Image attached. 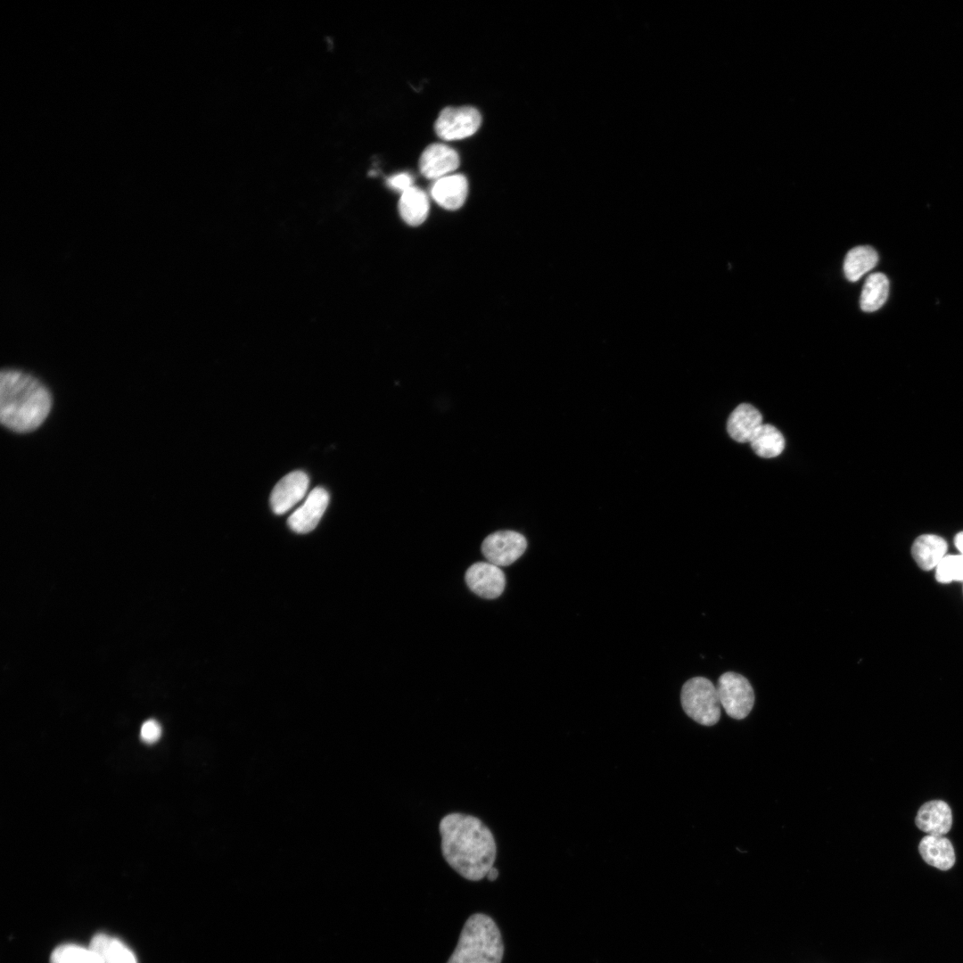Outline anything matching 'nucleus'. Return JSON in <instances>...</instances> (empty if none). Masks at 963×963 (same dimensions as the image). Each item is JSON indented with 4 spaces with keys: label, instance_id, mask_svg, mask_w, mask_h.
<instances>
[{
    "label": "nucleus",
    "instance_id": "obj_17",
    "mask_svg": "<svg viewBox=\"0 0 963 963\" xmlns=\"http://www.w3.org/2000/svg\"><path fill=\"white\" fill-rule=\"evenodd\" d=\"M102 963H137L136 956L119 939L104 934H95L90 942Z\"/></svg>",
    "mask_w": 963,
    "mask_h": 963
},
{
    "label": "nucleus",
    "instance_id": "obj_24",
    "mask_svg": "<svg viewBox=\"0 0 963 963\" xmlns=\"http://www.w3.org/2000/svg\"><path fill=\"white\" fill-rule=\"evenodd\" d=\"M161 736V727L154 720H148L141 727L140 737L146 744H153Z\"/></svg>",
    "mask_w": 963,
    "mask_h": 963
},
{
    "label": "nucleus",
    "instance_id": "obj_5",
    "mask_svg": "<svg viewBox=\"0 0 963 963\" xmlns=\"http://www.w3.org/2000/svg\"><path fill=\"white\" fill-rule=\"evenodd\" d=\"M716 687L720 704L729 717L743 720L749 715L754 704V692L746 678L728 671L719 678Z\"/></svg>",
    "mask_w": 963,
    "mask_h": 963
},
{
    "label": "nucleus",
    "instance_id": "obj_1",
    "mask_svg": "<svg viewBox=\"0 0 963 963\" xmlns=\"http://www.w3.org/2000/svg\"><path fill=\"white\" fill-rule=\"evenodd\" d=\"M439 829L442 855L448 864L468 880L485 877L497 852L490 830L478 818L462 813L446 815Z\"/></svg>",
    "mask_w": 963,
    "mask_h": 963
},
{
    "label": "nucleus",
    "instance_id": "obj_8",
    "mask_svg": "<svg viewBox=\"0 0 963 963\" xmlns=\"http://www.w3.org/2000/svg\"><path fill=\"white\" fill-rule=\"evenodd\" d=\"M469 588L481 597L493 599L499 597L506 587L503 571L489 562L471 565L465 575Z\"/></svg>",
    "mask_w": 963,
    "mask_h": 963
},
{
    "label": "nucleus",
    "instance_id": "obj_14",
    "mask_svg": "<svg viewBox=\"0 0 963 963\" xmlns=\"http://www.w3.org/2000/svg\"><path fill=\"white\" fill-rule=\"evenodd\" d=\"M763 424L762 416L753 406L742 403L729 415L727 422L728 435L740 443L750 442L757 429Z\"/></svg>",
    "mask_w": 963,
    "mask_h": 963
},
{
    "label": "nucleus",
    "instance_id": "obj_7",
    "mask_svg": "<svg viewBox=\"0 0 963 963\" xmlns=\"http://www.w3.org/2000/svg\"><path fill=\"white\" fill-rule=\"evenodd\" d=\"M527 547L523 535L514 531H498L490 534L482 544V551L489 563L506 566L522 556Z\"/></svg>",
    "mask_w": 963,
    "mask_h": 963
},
{
    "label": "nucleus",
    "instance_id": "obj_25",
    "mask_svg": "<svg viewBox=\"0 0 963 963\" xmlns=\"http://www.w3.org/2000/svg\"><path fill=\"white\" fill-rule=\"evenodd\" d=\"M387 185L393 190L404 193L413 185V177L409 173L402 172L391 176L387 179Z\"/></svg>",
    "mask_w": 963,
    "mask_h": 963
},
{
    "label": "nucleus",
    "instance_id": "obj_21",
    "mask_svg": "<svg viewBox=\"0 0 963 963\" xmlns=\"http://www.w3.org/2000/svg\"><path fill=\"white\" fill-rule=\"evenodd\" d=\"M889 281L882 273L868 276L862 288L860 305L863 311L873 312L880 309L888 297Z\"/></svg>",
    "mask_w": 963,
    "mask_h": 963
},
{
    "label": "nucleus",
    "instance_id": "obj_12",
    "mask_svg": "<svg viewBox=\"0 0 963 963\" xmlns=\"http://www.w3.org/2000/svg\"><path fill=\"white\" fill-rule=\"evenodd\" d=\"M915 823L920 830L929 835H946L952 825L951 810L942 800L929 801L918 811Z\"/></svg>",
    "mask_w": 963,
    "mask_h": 963
},
{
    "label": "nucleus",
    "instance_id": "obj_10",
    "mask_svg": "<svg viewBox=\"0 0 963 963\" xmlns=\"http://www.w3.org/2000/svg\"><path fill=\"white\" fill-rule=\"evenodd\" d=\"M329 503V494L322 487H317L307 496L304 503L288 518V525L294 532L308 533L314 530Z\"/></svg>",
    "mask_w": 963,
    "mask_h": 963
},
{
    "label": "nucleus",
    "instance_id": "obj_23",
    "mask_svg": "<svg viewBox=\"0 0 963 963\" xmlns=\"http://www.w3.org/2000/svg\"><path fill=\"white\" fill-rule=\"evenodd\" d=\"M935 578L941 583L963 581V555H949L935 567Z\"/></svg>",
    "mask_w": 963,
    "mask_h": 963
},
{
    "label": "nucleus",
    "instance_id": "obj_16",
    "mask_svg": "<svg viewBox=\"0 0 963 963\" xmlns=\"http://www.w3.org/2000/svg\"><path fill=\"white\" fill-rule=\"evenodd\" d=\"M947 542L940 536L924 534L918 537L911 548V553L918 565L930 571L937 566L945 556Z\"/></svg>",
    "mask_w": 963,
    "mask_h": 963
},
{
    "label": "nucleus",
    "instance_id": "obj_22",
    "mask_svg": "<svg viewBox=\"0 0 963 963\" xmlns=\"http://www.w3.org/2000/svg\"><path fill=\"white\" fill-rule=\"evenodd\" d=\"M50 963H102L90 948L76 944H63L54 949Z\"/></svg>",
    "mask_w": 963,
    "mask_h": 963
},
{
    "label": "nucleus",
    "instance_id": "obj_9",
    "mask_svg": "<svg viewBox=\"0 0 963 963\" xmlns=\"http://www.w3.org/2000/svg\"><path fill=\"white\" fill-rule=\"evenodd\" d=\"M309 483V477L302 471H293L284 476L271 492L273 512L283 514L300 502L307 493Z\"/></svg>",
    "mask_w": 963,
    "mask_h": 963
},
{
    "label": "nucleus",
    "instance_id": "obj_2",
    "mask_svg": "<svg viewBox=\"0 0 963 963\" xmlns=\"http://www.w3.org/2000/svg\"><path fill=\"white\" fill-rule=\"evenodd\" d=\"M53 405L49 390L36 377L17 369L0 375V420L7 429L27 433L47 418Z\"/></svg>",
    "mask_w": 963,
    "mask_h": 963
},
{
    "label": "nucleus",
    "instance_id": "obj_26",
    "mask_svg": "<svg viewBox=\"0 0 963 963\" xmlns=\"http://www.w3.org/2000/svg\"><path fill=\"white\" fill-rule=\"evenodd\" d=\"M956 547L959 549L961 555H963V531L959 532L954 539Z\"/></svg>",
    "mask_w": 963,
    "mask_h": 963
},
{
    "label": "nucleus",
    "instance_id": "obj_15",
    "mask_svg": "<svg viewBox=\"0 0 963 963\" xmlns=\"http://www.w3.org/2000/svg\"><path fill=\"white\" fill-rule=\"evenodd\" d=\"M918 852L927 864L941 870L951 868L956 860L953 845L942 835L924 836L918 844Z\"/></svg>",
    "mask_w": 963,
    "mask_h": 963
},
{
    "label": "nucleus",
    "instance_id": "obj_11",
    "mask_svg": "<svg viewBox=\"0 0 963 963\" xmlns=\"http://www.w3.org/2000/svg\"><path fill=\"white\" fill-rule=\"evenodd\" d=\"M459 166L457 152L444 144H432L422 152L419 169L427 178L439 179L449 175Z\"/></svg>",
    "mask_w": 963,
    "mask_h": 963
},
{
    "label": "nucleus",
    "instance_id": "obj_4",
    "mask_svg": "<svg viewBox=\"0 0 963 963\" xmlns=\"http://www.w3.org/2000/svg\"><path fill=\"white\" fill-rule=\"evenodd\" d=\"M680 701L687 715L701 725L712 726L720 718L717 687L706 678L688 679L682 687Z\"/></svg>",
    "mask_w": 963,
    "mask_h": 963
},
{
    "label": "nucleus",
    "instance_id": "obj_20",
    "mask_svg": "<svg viewBox=\"0 0 963 963\" xmlns=\"http://www.w3.org/2000/svg\"><path fill=\"white\" fill-rule=\"evenodd\" d=\"M877 261V252L871 246L854 247L847 252L844 259V272L845 277L851 282H855L874 268Z\"/></svg>",
    "mask_w": 963,
    "mask_h": 963
},
{
    "label": "nucleus",
    "instance_id": "obj_13",
    "mask_svg": "<svg viewBox=\"0 0 963 963\" xmlns=\"http://www.w3.org/2000/svg\"><path fill=\"white\" fill-rule=\"evenodd\" d=\"M468 183L461 174L448 175L437 179L431 188L432 199L442 208L457 210L467 196Z\"/></svg>",
    "mask_w": 963,
    "mask_h": 963
},
{
    "label": "nucleus",
    "instance_id": "obj_6",
    "mask_svg": "<svg viewBox=\"0 0 963 963\" xmlns=\"http://www.w3.org/2000/svg\"><path fill=\"white\" fill-rule=\"evenodd\" d=\"M481 123L482 116L473 107H447L439 114L434 128L439 137L452 141L473 135Z\"/></svg>",
    "mask_w": 963,
    "mask_h": 963
},
{
    "label": "nucleus",
    "instance_id": "obj_19",
    "mask_svg": "<svg viewBox=\"0 0 963 963\" xmlns=\"http://www.w3.org/2000/svg\"><path fill=\"white\" fill-rule=\"evenodd\" d=\"M756 455L764 458L779 456L785 449V438L780 431L769 424H762L750 440Z\"/></svg>",
    "mask_w": 963,
    "mask_h": 963
},
{
    "label": "nucleus",
    "instance_id": "obj_27",
    "mask_svg": "<svg viewBox=\"0 0 963 963\" xmlns=\"http://www.w3.org/2000/svg\"><path fill=\"white\" fill-rule=\"evenodd\" d=\"M498 869H497L496 868H494V867H492V868H490V869L489 870V872L487 873V875H486L487 878H488V879H489L490 881H494V880H496V879H497V877H498Z\"/></svg>",
    "mask_w": 963,
    "mask_h": 963
},
{
    "label": "nucleus",
    "instance_id": "obj_3",
    "mask_svg": "<svg viewBox=\"0 0 963 963\" xmlns=\"http://www.w3.org/2000/svg\"><path fill=\"white\" fill-rule=\"evenodd\" d=\"M503 953L496 923L489 916L477 913L466 920L447 963H501Z\"/></svg>",
    "mask_w": 963,
    "mask_h": 963
},
{
    "label": "nucleus",
    "instance_id": "obj_18",
    "mask_svg": "<svg viewBox=\"0 0 963 963\" xmlns=\"http://www.w3.org/2000/svg\"><path fill=\"white\" fill-rule=\"evenodd\" d=\"M399 210L402 219L410 226H419L427 218L429 200L421 189L412 186L401 193Z\"/></svg>",
    "mask_w": 963,
    "mask_h": 963
}]
</instances>
